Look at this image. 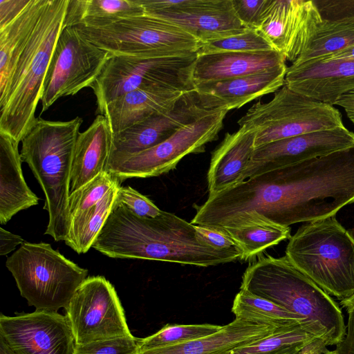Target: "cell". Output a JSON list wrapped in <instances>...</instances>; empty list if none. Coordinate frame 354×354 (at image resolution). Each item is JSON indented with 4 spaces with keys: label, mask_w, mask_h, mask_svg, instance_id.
Masks as SVG:
<instances>
[{
    "label": "cell",
    "mask_w": 354,
    "mask_h": 354,
    "mask_svg": "<svg viewBox=\"0 0 354 354\" xmlns=\"http://www.w3.org/2000/svg\"><path fill=\"white\" fill-rule=\"evenodd\" d=\"M322 354H335L333 350H328L326 352L322 353Z\"/></svg>",
    "instance_id": "46"
},
{
    "label": "cell",
    "mask_w": 354,
    "mask_h": 354,
    "mask_svg": "<svg viewBox=\"0 0 354 354\" xmlns=\"http://www.w3.org/2000/svg\"><path fill=\"white\" fill-rule=\"evenodd\" d=\"M115 203L140 217L155 218L162 212L151 200L130 186L119 187Z\"/></svg>",
    "instance_id": "37"
},
{
    "label": "cell",
    "mask_w": 354,
    "mask_h": 354,
    "mask_svg": "<svg viewBox=\"0 0 354 354\" xmlns=\"http://www.w3.org/2000/svg\"><path fill=\"white\" fill-rule=\"evenodd\" d=\"M286 256L330 296L341 301L354 295V236L335 216L300 226Z\"/></svg>",
    "instance_id": "5"
},
{
    "label": "cell",
    "mask_w": 354,
    "mask_h": 354,
    "mask_svg": "<svg viewBox=\"0 0 354 354\" xmlns=\"http://www.w3.org/2000/svg\"><path fill=\"white\" fill-rule=\"evenodd\" d=\"M354 146L344 126L287 138L255 147L243 174L248 178Z\"/></svg>",
    "instance_id": "16"
},
{
    "label": "cell",
    "mask_w": 354,
    "mask_h": 354,
    "mask_svg": "<svg viewBox=\"0 0 354 354\" xmlns=\"http://www.w3.org/2000/svg\"><path fill=\"white\" fill-rule=\"evenodd\" d=\"M345 309L348 320L345 335L342 342L335 346V354H354V295L340 301Z\"/></svg>",
    "instance_id": "41"
},
{
    "label": "cell",
    "mask_w": 354,
    "mask_h": 354,
    "mask_svg": "<svg viewBox=\"0 0 354 354\" xmlns=\"http://www.w3.org/2000/svg\"><path fill=\"white\" fill-rule=\"evenodd\" d=\"M120 184H115L95 205L71 221L65 243L77 254L92 248L113 208Z\"/></svg>",
    "instance_id": "30"
},
{
    "label": "cell",
    "mask_w": 354,
    "mask_h": 354,
    "mask_svg": "<svg viewBox=\"0 0 354 354\" xmlns=\"http://www.w3.org/2000/svg\"><path fill=\"white\" fill-rule=\"evenodd\" d=\"M183 93L160 88L137 89L110 102L101 115L106 118L114 134L170 108Z\"/></svg>",
    "instance_id": "25"
},
{
    "label": "cell",
    "mask_w": 354,
    "mask_h": 354,
    "mask_svg": "<svg viewBox=\"0 0 354 354\" xmlns=\"http://www.w3.org/2000/svg\"><path fill=\"white\" fill-rule=\"evenodd\" d=\"M18 145L0 132V223L8 222L19 212L36 205L39 198L23 176Z\"/></svg>",
    "instance_id": "24"
},
{
    "label": "cell",
    "mask_w": 354,
    "mask_h": 354,
    "mask_svg": "<svg viewBox=\"0 0 354 354\" xmlns=\"http://www.w3.org/2000/svg\"><path fill=\"white\" fill-rule=\"evenodd\" d=\"M112 142V131L102 115H97L92 124L80 133L72 162L69 195L107 171Z\"/></svg>",
    "instance_id": "23"
},
{
    "label": "cell",
    "mask_w": 354,
    "mask_h": 354,
    "mask_svg": "<svg viewBox=\"0 0 354 354\" xmlns=\"http://www.w3.org/2000/svg\"><path fill=\"white\" fill-rule=\"evenodd\" d=\"M196 58L197 53L173 57L111 54L90 87L96 97L95 113L101 115L110 102L137 89H195L192 72Z\"/></svg>",
    "instance_id": "7"
},
{
    "label": "cell",
    "mask_w": 354,
    "mask_h": 354,
    "mask_svg": "<svg viewBox=\"0 0 354 354\" xmlns=\"http://www.w3.org/2000/svg\"><path fill=\"white\" fill-rule=\"evenodd\" d=\"M92 248L116 259H140L208 267L243 259L241 252L215 249L196 225L162 210L155 218L136 216L114 203Z\"/></svg>",
    "instance_id": "1"
},
{
    "label": "cell",
    "mask_w": 354,
    "mask_h": 354,
    "mask_svg": "<svg viewBox=\"0 0 354 354\" xmlns=\"http://www.w3.org/2000/svg\"><path fill=\"white\" fill-rule=\"evenodd\" d=\"M24 242V239L20 236L12 234L3 227L0 228V254L1 256L8 254Z\"/></svg>",
    "instance_id": "43"
},
{
    "label": "cell",
    "mask_w": 354,
    "mask_h": 354,
    "mask_svg": "<svg viewBox=\"0 0 354 354\" xmlns=\"http://www.w3.org/2000/svg\"><path fill=\"white\" fill-rule=\"evenodd\" d=\"M223 229L236 241L245 260L291 237L290 227L263 221Z\"/></svg>",
    "instance_id": "32"
},
{
    "label": "cell",
    "mask_w": 354,
    "mask_h": 354,
    "mask_svg": "<svg viewBox=\"0 0 354 354\" xmlns=\"http://www.w3.org/2000/svg\"><path fill=\"white\" fill-rule=\"evenodd\" d=\"M110 56L109 52L92 43L76 27H63L44 82L41 113L59 98L91 87Z\"/></svg>",
    "instance_id": "10"
},
{
    "label": "cell",
    "mask_w": 354,
    "mask_h": 354,
    "mask_svg": "<svg viewBox=\"0 0 354 354\" xmlns=\"http://www.w3.org/2000/svg\"><path fill=\"white\" fill-rule=\"evenodd\" d=\"M256 133L254 148L276 140L344 127L333 105L301 94L284 84L268 102L254 104L237 122Z\"/></svg>",
    "instance_id": "8"
},
{
    "label": "cell",
    "mask_w": 354,
    "mask_h": 354,
    "mask_svg": "<svg viewBox=\"0 0 354 354\" xmlns=\"http://www.w3.org/2000/svg\"><path fill=\"white\" fill-rule=\"evenodd\" d=\"M288 67L279 66L259 73L214 82L197 84L212 109H239L254 99L275 93L285 84Z\"/></svg>",
    "instance_id": "19"
},
{
    "label": "cell",
    "mask_w": 354,
    "mask_h": 354,
    "mask_svg": "<svg viewBox=\"0 0 354 354\" xmlns=\"http://www.w3.org/2000/svg\"><path fill=\"white\" fill-rule=\"evenodd\" d=\"M146 14L178 26L202 42L241 33L232 0H138Z\"/></svg>",
    "instance_id": "14"
},
{
    "label": "cell",
    "mask_w": 354,
    "mask_h": 354,
    "mask_svg": "<svg viewBox=\"0 0 354 354\" xmlns=\"http://www.w3.org/2000/svg\"><path fill=\"white\" fill-rule=\"evenodd\" d=\"M285 84L301 94L334 105L339 97L354 91V59L292 64L287 68Z\"/></svg>",
    "instance_id": "18"
},
{
    "label": "cell",
    "mask_w": 354,
    "mask_h": 354,
    "mask_svg": "<svg viewBox=\"0 0 354 354\" xmlns=\"http://www.w3.org/2000/svg\"><path fill=\"white\" fill-rule=\"evenodd\" d=\"M339 59H354V45L318 61H333Z\"/></svg>",
    "instance_id": "45"
},
{
    "label": "cell",
    "mask_w": 354,
    "mask_h": 354,
    "mask_svg": "<svg viewBox=\"0 0 354 354\" xmlns=\"http://www.w3.org/2000/svg\"><path fill=\"white\" fill-rule=\"evenodd\" d=\"M196 228L201 236L215 249L242 252L225 229L205 225H196Z\"/></svg>",
    "instance_id": "40"
},
{
    "label": "cell",
    "mask_w": 354,
    "mask_h": 354,
    "mask_svg": "<svg viewBox=\"0 0 354 354\" xmlns=\"http://www.w3.org/2000/svg\"><path fill=\"white\" fill-rule=\"evenodd\" d=\"M269 50H275L259 30L247 29L234 35L202 42L200 48L197 51V55Z\"/></svg>",
    "instance_id": "34"
},
{
    "label": "cell",
    "mask_w": 354,
    "mask_h": 354,
    "mask_svg": "<svg viewBox=\"0 0 354 354\" xmlns=\"http://www.w3.org/2000/svg\"><path fill=\"white\" fill-rule=\"evenodd\" d=\"M323 21L354 17V0H313Z\"/></svg>",
    "instance_id": "39"
},
{
    "label": "cell",
    "mask_w": 354,
    "mask_h": 354,
    "mask_svg": "<svg viewBox=\"0 0 354 354\" xmlns=\"http://www.w3.org/2000/svg\"><path fill=\"white\" fill-rule=\"evenodd\" d=\"M6 266L21 295L36 310L66 309L88 273L46 243L24 241Z\"/></svg>",
    "instance_id": "6"
},
{
    "label": "cell",
    "mask_w": 354,
    "mask_h": 354,
    "mask_svg": "<svg viewBox=\"0 0 354 354\" xmlns=\"http://www.w3.org/2000/svg\"><path fill=\"white\" fill-rule=\"evenodd\" d=\"M286 60L277 50L197 55L192 80L195 86L236 78L286 64Z\"/></svg>",
    "instance_id": "20"
},
{
    "label": "cell",
    "mask_w": 354,
    "mask_h": 354,
    "mask_svg": "<svg viewBox=\"0 0 354 354\" xmlns=\"http://www.w3.org/2000/svg\"><path fill=\"white\" fill-rule=\"evenodd\" d=\"M0 338L14 354H75L69 321L57 311L1 314Z\"/></svg>",
    "instance_id": "15"
},
{
    "label": "cell",
    "mask_w": 354,
    "mask_h": 354,
    "mask_svg": "<svg viewBox=\"0 0 354 354\" xmlns=\"http://www.w3.org/2000/svg\"><path fill=\"white\" fill-rule=\"evenodd\" d=\"M65 310L75 344L133 336L115 288L102 276L87 277Z\"/></svg>",
    "instance_id": "12"
},
{
    "label": "cell",
    "mask_w": 354,
    "mask_h": 354,
    "mask_svg": "<svg viewBox=\"0 0 354 354\" xmlns=\"http://www.w3.org/2000/svg\"><path fill=\"white\" fill-rule=\"evenodd\" d=\"M354 45V17L323 21L318 24L305 49L294 64L318 61Z\"/></svg>",
    "instance_id": "29"
},
{
    "label": "cell",
    "mask_w": 354,
    "mask_h": 354,
    "mask_svg": "<svg viewBox=\"0 0 354 354\" xmlns=\"http://www.w3.org/2000/svg\"><path fill=\"white\" fill-rule=\"evenodd\" d=\"M229 111L217 109L190 122L161 143L133 156L107 170L120 183L130 178L158 176L176 168L187 155L204 152L217 139Z\"/></svg>",
    "instance_id": "11"
},
{
    "label": "cell",
    "mask_w": 354,
    "mask_h": 354,
    "mask_svg": "<svg viewBox=\"0 0 354 354\" xmlns=\"http://www.w3.org/2000/svg\"><path fill=\"white\" fill-rule=\"evenodd\" d=\"M216 109L195 89L183 93L170 108L113 134L107 170L161 143L183 126Z\"/></svg>",
    "instance_id": "13"
},
{
    "label": "cell",
    "mask_w": 354,
    "mask_h": 354,
    "mask_svg": "<svg viewBox=\"0 0 354 354\" xmlns=\"http://www.w3.org/2000/svg\"><path fill=\"white\" fill-rule=\"evenodd\" d=\"M236 318L263 323L277 329H283L299 324L304 319L274 303L240 289L232 308Z\"/></svg>",
    "instance_id": "31"
},
{
    "label": "cell",
    "mask_w": 354,
    "mask_h": 354,
    "mask_svg": "<svg viewBox=\"0 0 354 354\" xmlns=\"http://www.w3.org/2000/svg\"><path fill=\"white\" fill-rule=\"evenodd\" d=\"M232 2L241 23L248 29L259 30L270 0H232Z\"/></svg>",
    "instance_id": "38"
},
{
    "label": "cell",
    "mask_w": 354,
    "mask_h": 354,
    "mask_svg": "<svg viewBox=\"0 0 354 354\" xmlns=\"http://www.w3.org/2000/svg\"><path fill=\"white\" fill-rule=\"evenodd\" d=\"M145 13L138 0H69L63 27H102Z\"/></svg>",
    "instance_id": "27"
},
{
    "label": "cell",
    "mask_w": 354,
    "mask_h": 354,
    "mask_svg": "<svg viewBox=\"0 0 354 354\" xmlns=\"http://www.w3.org/2000/svg\"><path fill=\"white\" fill-rule=\"evenodd\" d=\"M75 354H141L138 338L120 337L75 344Z\"/></svg>",
    "instance_id": "36"
},
{
    "label": "cell",
    "mask_w": 354,
    "mask_h": 354,
    "mask_svg": "<svg viewBox=\"0 0 354 354\" xmlns=\"http://www.w3.org/2000/svg\"><path fill=\"white\" fill-rule=\"evenodd\" d=\"M118 183L120 182L106 171L71 194L68 198L69 224L79 215L95 205Z\"/></svg>",
    "instance_id": "35"
},
{
    "label": "cell",
    "mask_w": 354,
    "mask_h": 354,
    "mask_svg": "<svg viewBox=\"0 0 354 354\" xmlns=\"http://www.w3.org/2000/svg\"><path fill=\"white\" fill-rule=\"evenodd\" d=\"M69 0H47L3 93L0 95V132L17 143L36 119L44 82Z\"/></svg>",
    "instance_id": "4"
},
{
    "label": "cell",
    "mask_w": 354,
    "mask_h": 354,
    "mask_svg": "<svg viewBox=\"0 0 354 354\" xmlns=\"http://www.w3.org/2000/svg\"><path fill=\"white\" fill-rule=\"evenodd\" d=\"M334 105L342 107L345 110L347 117L354 124V91L339 97Z\"/></svg>",
    "instance_id": "44"
},
{
    "label": "cell",
    "mask_w": 354,
    "mask_h": 354,
    "mask_svg": "<svg viewBox=\"0 0 354 354\" xmlns=\"http://www.w3.org/2000/svg\"><path fill=\"white\" fill-rule=\"evenodd\" d=\"M73 27L111 55L182 56L196 53L201 45L178 26L146 13L102 27Z\"/></svg>",
    "instance_id": "9"
},
{
    "label": "cell",
    "mask_w": 354,
    "mask_h": 354,
    "mask_svg": "<svg viewBox=\"0 0 354 354\" xmlns=\"http://www.w3.org/2000/svg\"><path fill=\"white\" fill-rule=\"evenodd\" d=\"M30 0H0V30L15 20Z\"/></svg>",
    "instance_id": "42"
},
{
    "label": "cell",
    "mask_w": 354,
    "mask_h": 354,
    "mask_svg": "<svg viewBox=\"0 0 354 354\" xmlns=\"http://www.w3.org/2000/svg\"><path fill=\"white\" fill-rule=\"evenodd\" d=\"M299 354H305V353H299Z\"/></svg>",
    "instance_id": "47"
},
{
    "label": "cell",
    "mask_w": 354,
    "mask_h": 354,
    "mask_svg": "<svg viewBox=\"0 0 354 354\" xmlns=\"http://www.w3.org/2000/svg\"><path fill=\"white\" fill-rule=\"evenodd\" d=\"M328 350L299 324L238 348L227 354H322Z\"/></svg>",
    "instance_id": "28"
},
{
    "label": "cell",
    "mask_w": 354,
    "mask_h": 354,
    "mask_svg": "<svg viewBox=\"0 0 354 354\" xmlns=\"http://www.w3.org/2000/svg\"><path fill=\"white\" fill-rule=\"evenodd\" d=\"M47 0H30L23 12L0 30V95L5 91L15 64L27 44Z\"/></svg>",
    "instance_id": "26"
},
{
    "label": "cell",
    "mask_w": 354,
    "mask_h": 354,
    "mask_svg": "<svg viewBox=\"0 0 354 354\" xmlns=\"http://www.w3.org/2000/svg\"><path fill=\"white\" fill-rule=\"evenodd\" d=\"M304 319L303 327L325 346H336L346 330L342 308L286 256L259 259L243 273L241 288Z\"/></svg>",
    "instance_id": "2"
},
{
    "label": "cell",
    "mask_w": 354,
    "mask_h": 354,
    "mask_svg": "<svg viewBox=\"0 0 354 354\" xmlns=\"http://www.w3.org/2000/svg\"><path fill=\"white\" fill-rule=\"evenodd\" d=\"M321 21L313 0H270L259 30L292 64Z\"/></svg>",
    "instance_id": "17"
},
{
    "label": "cell",
    "mask_w": 354,
    "mask_h": 354,
    "mask_svg": "<svg viewBox=\"0 0 354 354\" xmlns=\"http://www.w3.org/2000/svg\"><path fill=\"white\" fill-rule=\"evenodd\" d=\"M223 326L203 324H167L156 333L138 338L140 351L173 346L215 333Z\"/></svg>",
    "instance_id": "33"
},
{
    "label": "cell",
    "mask_w": 354,
    "mask_h": 354,
    "mask_svg": "<svg viewBox=\"0 0 354 354\" xmlns=\"http://www.w3.org/2000/svg\"><path fill=\"white\" fill-rule=\"evenodd\" d=\"M278 330L281 329L263 323L236 318L210 335L173 346L142 351L141 354H227Z\"/></svg>",
    "instance_id": "22"
},
{
    "label": "cell",
    "mask_w": 354,
    "mask_h": 354,
    "mask_svg": "<svg viewBox=\"0 0 354 354\" xmlns=\"http://www.w3.org/2000/svg\"><path fill=\"white\" fill-rule=\"evenodd\" d=\"M83 120L49 121L36 118L21 142L22 161L30 167L45 195L48 213L45 234L66 240L69 230L68 198L72 162Z\"/></svg>",
    "instance_id": "3"
},
{
    "label": "cell",
    "mask_w": 354,
    "mask_h": 354,
    "mask_svg": "<svg viewBox=\"0 0 354 354\" xmlns=\"http://www.w3.org/2000/svg\"><path fill=\"white\" fill-rule=\"evenodd\" d=\"M256 133L239 127L226 133L224 139L212 154L207 183L209 196L216 194L244 181L254 149Z\"/></svg>",
    "instance_id": "21"
}]
</instances>
